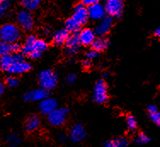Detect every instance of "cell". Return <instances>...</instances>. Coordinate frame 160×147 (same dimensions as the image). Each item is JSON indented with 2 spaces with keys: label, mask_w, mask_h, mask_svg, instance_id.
I'll list each match as a JSON object with an SVG mask.
<instances>
[{
  "label": "cell",
  "mask_w": 160,
  "mask_h": 147,
  "mask_svg": "<svg viewBox=\"0 0 160 147\" xmlns=\"http://www.w3.org/2000/svg\"><path fill=\"white\" fill-rule=\"evenodd\" d=\"M78 38H79L80 43L83 46H89L91 45L96 39V33L92 29L89 28H84L78 33Z\"/></svg>",
  "instance_id": "obj_15"
},
{
  "label": "cell",
  "mask_w": 160,
  "mask_h": 147,
  "mask_svg": "<svg viewBox=\"0 0 160 147\" xmlns=\"http://www.w3.org/2000/svg\"><path fill=\"white\" fill-rule=\"evenodd\" d=\"M21 3L25 9H27L28 11H32L38 8L41 0H21Z\"/></svg>",
  "instance_id": "obj_24"
},
{
  "label": "cell",
  "mask_w": 160,
  "mask_h": 147,
  "mask_svg": "<svg viewBox=\"0 0 160 147\" xmlns=\"http://www.w3.org/2000/svg\"><path fill=\"white\" fill-rule=\"evenodd\" d=\"M93 98L97 104H104L108 99V86L103 80H100L94 87Z\"/></svg>",
  "instance_id": "obj_7"
},
{
  "label": "cell",
  "mask_w": 160,
  "mask_h": 147,
  "mask_svg": "<svg viewBox=\"0 0 160 147\" xmlns=\"http://www.w3.org/2000/svg\"><path fill=\"white\" fill-rule=\"evenodd\" d=\"M48 97V91L43 89H32L24 95V100L26 101H41Z\"/></svg>",
  "instance_id": "obj_14"
},
{
  "label": "cell",
  "mask_w": 160,
  "mask_h": 147,
  "mask_svg": "<svg viewBox=\"0 0 160 147\" xmlns=\"http://www.w3.org/2000/svg\"><path fill=\"white\" fill-rule=\"evenodd\" d=\"M101 0H83V3L84 6H90V5H93V4H96V3H100Z\"/></svg>",
  "instance_id": "obj_32"
},
{
  "label": "cell",
  "mask_w": 160,
  "mask_h": 147,
  "mask_svg": "<svg viewBox=\"0 0 160 147\" xmlns=\"http://www.w3.org/2000/svg\"><path fill=\"white\" fill-rule=\"evenodd\" d=\"M154 35L157 36V37H160V26L159 27H158L155 29V31H154Z\"/></svg>",
  "instance_id": "obj_35"
},
{
  "label": "cell",
  "mask_w": 160,
  "mask_h": 147,
  "mask_svg": "<svg viewBox=\"0 0 160 147\" xmlns=\"http://www.w3.org/2000/svg\"><path fill=\"white\" fill-rule=\"evenodd\" d=\"M40 125V119L37 115H31L28 116L25 123V129L29 133L36 131Z\"/></svg>",
  "instance_id": "obj_19"
},
{
  "label": "cell",
  "mask_w": 160,
  "mask_h": 147,
  "mask_svg": "<svg viewBox=\"0 0 160 147\" xmlns=\"http://www.w3.org/2000/svg\"><path fill=\"white\" fill-rule=\"evenodd\" d=\"M126 125L130 131H135L137 128V122L136 118L131 115H129L126 117Z\"/></svg>",
  "instance_id": "obj_27"
},
{
  "label": "cell",
  "mask_w": 160,
  "mask_h": 147,
  "mask_svg": "<svg viewBox=\"0 0 160 147\" xmlns=\"http://www.w3.org/2000/svg\"><path fill=\"white\" fill-rule=\"evenodd\" d=\"M0 68L9 74L19 75L28 71L32 68V66L29 62L25 61L24 55L17 52L1 56Z\"/></svg>",
  "instance_id": "obj_1"
},
{
  "label": "cell",
  "mask_w": 160,
  "mask_h": 147,
  "mask_svg": "<svg viewBox=\"0 0 160 147\" xmlns=\"http://www.w3.org/2000/svg\"><path fill=\"white\" fill-rule=\"evenodd\" d=\"M72 18L76 21L80 26L85 24L89 20V14L86 6H84L83 4L77 5L74 9Z\"/></svg>",
  "instance_id": "obj_11"
},
{
  "label": "cell",
  "mask_w": 160,
  "mask_h": 147,
  "mask_svg": "<svg viewBox=\"0 0 160 147\" xmlns=\"http://www.w3.org/2000/svg\"><path fill=\"white\" fill-rule=\"evenodd\" d=\"M48 48V43L45 40L43 39H36L35 43H33L32 45V50L30 54H29V56L31 57L32 59H37L40 58L41 55L43 54L45 50Z\"/></svg>",
  "instance_id": "obj_13"
},
{
  "label": "cell",
  "mask_w": 160,
  "mask_h": 147,
  "mask_svg": "<svg viewBox=\"0 0 160 147\" xmlns=\"http://www.w3.org/2000/svg\"><path fill=\"white\" fill-rule=\"evenodd\" d=\"M69 37V32L67 29H59L53 35V43L56 45L62 46L66 43Z\"/></svg>",
  "instance_id": "obj_18"
},
{
  "label": "cell",
  "mask_w": 160,
  "mask_h": 147,
  "mask_svg": "<svg viewBox=\"0 0 160 147\" xmlns=\"http://www.w3.org/2000/svg\"><path fill=\"white\" fill-rule=\"evenodd\" d=\"M88 14H89V18L94 21H100L106 16V10L105 7L102 3H96L90 5L88 8Z\"/></svg>",
  "instance_id": "obj_12"
},
{
  "label": "cell",
  "mask_w": 160,
  "mask_h": 147,
  "mask_svg": "<svg viewBox=\"0 0 160 147\" xmlns=\"http://www.w3.org/2000/svg\"><path fill=\"white\" fill-rule=\"evenodd\" d=\"M69 110L67 107L56 108V110L51 111L48 116V122L50 125L54 127H60L63 125L68 118Z\"/></svg>",
  "instance_id": "obj_4"
},
{
  "label": "cell",
  "mask_w": 160,
  "mask_h": 147,
  "mask_svg": "<svg viewBox=\"0 0 160 147\" xmlns=\"http://www.w3.org/2000/svg\"><path fill=\"white\" fill-rule=\"evenodd\" d=\"M76 78H77V76L75 75V74H70V75H68V83H73L75 81H76Z\"/></svg>",
  "instance_id": "obj_33"
},
{
  "label": "cell",
  "mask_w": 160,
  "mask_h": 147,
  "mask_svg": "<svg viewBox=\"0 0 160 147\" xmlns=\"http://www.w3.org/2000/svg\"><path fill=\"white\" fill-rule=\"evenodd\" d=\"M91 66V62L89 60H86V61H83V68H89Z\"/></svg>",
  "instance_id": "obj_34"
},
{
  "label": "cell",
  "mask_w": 160,
  "mask_h": 147,
  "mask_svg": "<svg viewBox=\"0 0 160 147\" xmlns=\"http://www.w3.org/2000/svg\"><path fill=\"white\" fill-rule=\"evenodd\" d=\"M151 139L148 137V135L144 134V133H140L138 134V135H136V137L135 138L134 141L136 145H142L148 144V142L150 141Z\"/></svg>",
  "instance_id": "obj_26"
},
{
  "label": "cell",
  "mask_w": 160,
  "mask_h": 147,
  "mask_svg": "<svg viewBox=\"0 0 160 147\" xmlns=\"http://www.w3.org/2000/svg\"><path fill=\"white\" fill-rule=\"evenodd\" d=\"M66 139H67L66 135H64V134H60V135H59V140H60V141L64 142V141L66 140Z\"/></svg>",
  "instance_id": "obj_36"
},
{
  "label": "cell",
  "mask_w": 160,
  "mask_h": 147,
  "mask_svg": "<svg viewBox=\"0 0 160 147\" xmlns=\"http://www.w3.org/2000/svg\"><path fill=\"white\" fill-rule=\"evenodd\" d=\"M18 79L15 77H9L6 78V81H5V83H6V85L9 86V88H14V87H16V86L18 85Z\"/></svg>",
  "instance_id": "obj_30"
},
{
  "label": "cell",
  "mask_w": 160,
  "mask_h": 147,
  "mask_svg": "<svg viewBox=\"0 0 160 147\" xmlns=\"http://www.w3.org/2000/svg\"><path fill=\"white\" fill-rule=\"evenodd\" d=\"M108 45H109V42L104 37H98L97 38L96 37V39L94 40V42L91 44L92 49L94 50L97 51V52L105 50V49L108 48Z\"/></svg>",
  "instance_id": "obj_22"
},
{
  "label": "cell",
  "mask_w": 160,
  "mask_h": 147,
  "mask_svg": "<svg viewBox=\"0 0 160 147\" xmlns=\"http://www.w3.org/2000/svg\"><path fill=\"white\" fill-rule=\"evenodd\" d=\"M105 10L106 14L111 17H119L123 9V0H106L105 2Z\"/></svg>",
  "instance_id": "obj_6"
},
{
  "label": "cell",
  "mask_w": 160,
  "mask_h": 147,
  "mask_svg": "<svg viewBox=\"0 0 160 147\" xmlns=\"http://www.w3.org/2000/svg\"><path fill=\"white\" fill-rule=\"evenodd\" d=\"M57 102L55 99L52 98H45L43 100L40 101L39 110L43 115H49L51 111L56 110L57 108Z\"/></svg>",
  "instance_id": "obj_16"
},
{
  "label": "cell",
  "mask_w": 160,
  "mask_h": 147,
  "mask_svg": "<svg viewBox=\"0 0 160 147\" xmlns=\"http://www.w3.org/2000/svg\"><path fill=\"white\" fill-rule=\"evenodd\" d=\"M8 143L11 147L18 146L21 144V138L17 135H10L8 137Z\"/></svg>",
  "instance_id": "obj_28"
},
{
  "label": "cell",
  "mask_w": 160,
  "mask_h": 147,
  "mask_svg": "<svg viewBox=\"0 0 160 147\" xmlns=\"http://www.w3.org/2000/svg\"><path fill=\"white\" fill-rule=\"evenodd\" d=\"M21 35V29L16 24L6 23L0 27V40L7 43H17Z\"/></svg>",
  "instance_id": "obj_2"
},
{
  "label": "cell",
  "mask_w": 160,
  "mask_h": 147,
  "mask_svg": "<svg viewBox=\"0 0 160 147\" xmlns=\"http://www.w3.org/2000/svg\"><path fill=\"white\" fill-rule=\"evenodd\" d=\"M129 141L128 140L123 137H116L108 140L103 147H128Z\"/></svg>",
  "instance_id": "obj_20"
},
{
  "label": "cell",
  "mask_w": 160,
  "mask_h": 147,
  "mask_svg": "<svg viewBox=\"0 0 160 147\" xmlns=\"http://www.w3.org/2000/svg\"><path fill=\"white\" fill-rule=\"evenodd\" d=\"M9 7V0H0V17H3L6 14Z\"/></svg>",
  "instance_id": "obj_29"
},
{
  "label": "cell",
  "mask_w": 160,
  "mask_h": 147,
  "mask_svg": "<svg viewBox=\"0 0 160 147\" xmlns=\"http://www.w3.org/2000/svg\"><path fill=\"white\" fill-rule=\"evenodd\" d=\"M66 53L68 55H74L80 49V41L78 38V33H72L69 35L66 42Z\"/></svg>",
  "instance_id": "obj_9"
},
{
  "label": "cell",
  "mask_w": 160,
  "mask_h": 147,
  "mask_svg": "<svg viewBox=\"0 0 160 147\" xmlns=\"http://www.w3.org/2000/svg\"><path fill=\"white\" fill-rule=\"evenodd\" d=\"M16 19H17L19 27H21L25 31H30L33 27V16L30 13V11H28L27 9L20 10L17 14Z\"/></svg>",
  "instance_id": "obj_5"
},
{
  "label": "cell",
  "mask_w": 160,
  "mask_h": 147,
  "mask_svg": "<svg viewBox=\"0 0 160 147\" xmlns=\"http://www.w3.org/2000/svg\"><path fill=\"white\" fill-rule=\"evenodd\" d=\"M112 23H113V19L111 16H105L104 18L100 20V22L96 25L94 31L96 35H97L98 37H104L110 31Z\"/></svg>",
  "instance_id": "obj_8"
},
{
  "label": "cell",
  "mask_w": 160,
  "mask_h": 147,
  "mask_svg": "<svg viewBox=\"0 0 160 147\" xmlns=\"http://www.w3.org/2000/svg\"><path fill=\"white\" fill-rule=\"evenodd\" d=\"M97 56H98V52L96 51V50H94V49L90 50V51H89V52H87L86 54L87 60H89V61L96 59Z\"/></svg>",
  "instance_id": "obj_31"
},
{
  "label": "cell",
  "mask_w": 160,
  "mask_h": 147,
  "mask_svg": "<svg viewBox=\"0 0 160 147\" xmlns=\"http://www.w3.org/2000/svg\"><path fill=\"white\" fill-rule=\"evenodd\" d=\"M21 49L20 44L17 43H7L0 40V56L12 55Z\"/></svg>",
  "instance_id": "obj_17"
},
{
  "label": "cell",
  "mask_w": 160,
  "mask_h": 147,
  "mask_svg": "<svg viewBox=\"0 0 160 147\" xmlns=\"http://www.w3.org/2000/svg\"><path fill=\"white\" fill-rule=\"evenodd\" d=\"M86 137L85 129L81 123H76L71 128L69 133V138L74 143H79Z\"/></svg>",
  "instance_id": "obj_10"
},
{
  "label": "cell",
  "mask_w": 160,
  "mask_h": 147,
  "mask_svg": "<svg viewBox=\"0 0 160 147\" xmlns=\"http://www.w3.org/2000/svg\"><path fill=\"white\" fill-rule=\"evenodd\" d=\"M148 111L152 122L158 127H160V111L158 110L157 106L155 105H149Z\"/></svg>",
  "instance_id": "obj_21"
},
{
  "label": "cell",
  "mask_w": 160,
  "mask_h": 147,
  "mask_svg": "<svg viewBox=\"0 0 160 147\" xmlns=\"http://www.w3.org/2000/svg\"><path fill=\"white\" fill-rule=\"evenodd\" d=\"M57 76L52 70H43L38 75V83L42 89L45 90L53 89L57 84Z\"/></svg>",
  "instance_id": "obj_3"
},
{
  "label": "cell",
  "mask_w": 160,
  "mask_h": 147,
  "mask_svg": "<svg viewBox=\"0 0 160 147\" xmlns=\"http://www.w3.org/2000/svg\"><path fill=\"white\" fill-rule=\"evenodd\" d=\"M3 92H4V85L2 82H0V95H3Z\"/></svg>",
  "instance_id": "obj_37"
},
{
  "label": "cell",
  "mask_w": 160,
  "mask_h": 147,
  "mask_svg": "<svg viewBox=\"0 0 160 147\" xmlns=\"http://www.w3.org/2000/svg\"><path fill=\"white\" fill-rule=\"evenodd\" d=\"M36 39H37V37L33 36V35H30V36H28L27 37V39L25 41V43L23 44V46L21 48L22 55H29V54L31 52L32 48V45L35 43Z\"/></svg>",
  "instance_id": "obj_23"
},
{
  "label": "cell",
  "mask_w": 160,
  "mask_h": 147,
  "mask_svg": "<svg viewBox=\"0 0 160 147\" xmlns=\"http://www.w3.org/2000/svg\"><path fill=\"white\" fill-rule=\"evenodd\" d=\"M65 27H66L65 29H67L69 32H72V33H77V32L81 27V26L76 21H74L72 17L67 20Z\"/></svg>",
  "instance_id": "obj_25"
}]
</instances>
